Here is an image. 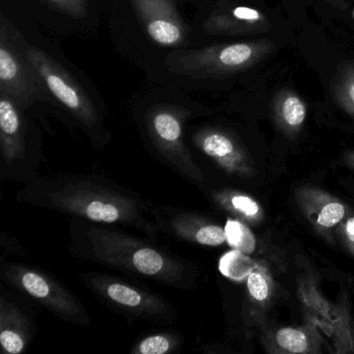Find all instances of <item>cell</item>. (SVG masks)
I'll return each mask as SVG.
<instances>
[{
	"mask_svg": "<svg viewBox=\"0 0 354 354\" xmlns=\"http://www.w3.org/2000/svg\"><path fill=\"white\" fill-rule=\"evenodd\" d=\"M20 203L101 225L132 227L156 242L158 227L148 218L150 207L133 190L101 176L36 177L16 194Z\"/></svg>",
	"mask_w": 354,
	"mask_h": 354,
	"instance_id": "obj_1",
	"label": "cell"
},
{
	"mask_svg": "<svg viewBox=\"0 0 354 354\" xmlns=\"http://www.w3.org/2000/svg\"><path fill=\"white\" fill-rule=\"evenodd\" d=\"M100 225L76 217L70 221L72 256L132 277H147L174 289L196 287L200 277V267L196 263L160 248L153 240Z\"/></svg>",
	"mask_w": 354,
	"mask_h": 354,
	"instance_id": "obj_2",
	"label": "cell"
},
{
	"mask_svg": "<svg viewBox=\"0 0 354 354\" xmlns=\"http://www.w3.org/2000/svg\"><path fill=\"white\" fill-rule=\"evenodd\" d=\"M274 44L268 40L213 45L200 49L169 53L165 66L171 73L194 80H210L233 75L250 69L270 55Z\"/></svg>",
	"mask_w": 354,
	"mask_h": 354,
	"instance_id": "obj_3",
	"label": "cell"
},
{
	"mask_svg": "<svg viewBox=\"0 0 354 354\" xmlns=\"http://www.w3.org/2000/svg\"><path fill=\"white\" fill-rule=\"evenodd\" d=\"M82 283L104 304L128 320L175 324L178 313L163 296L106 273L91 271L80 274Z\"/></svg>",
	"mask_w": 354,
	"mask_h": 354,
	"instance_id": "obj_4",
	"label": "cell"
},
{
	"mask_svg": "<svg viewBox=\"0 0 354 354\" xmlns=\"http://www.w3.org/2000/svg\"><path fill=\"white\" fill-rule=\"evenodd\" d=\"M0 277L3 283L30 296L63 320L80 326L92 321L80 298L46 271L18 263H3Z\"/></svg>",
	"mask_w": 354,
	"mask_h": 354,
	"instance_id": "obj_5",
	"label": "cell"
},
{
	"mask_svg": "<svg viewBox=\"0 0 354 354\" xmlns=\"http://www.w3.org/2000/svg\"><path fill=\"white\" fill-rule=\"evenodd\" d=\"M189 115L187 109L178 105H156L147 113V134L162 162L188 181L202 184L204 175L184 144V123Z\"/></svg>",
	"mask_w": 354,
	"mask_h": 354,
	"instance_id": "obj_6",
	"label": "cell"
},
{
	"mask_svg": "<svg viewBox=\"0 0 354 354\" xmlns=\"http://www.w3.org/2000/svg\"><path fill=\"white\" fill-rule=\"evenodd\" d=\"M26 53L42 84L84 128L92 133L100 125V117L93 101L75 78L42 49L28 44Z\"/></svg>",
	"mask_w": 354,
	"mask_h": 354,
	"instance_id": "obj_7",
	"label": "cell"
},
{
	"mask_svg": "<svg viewBox=\"0 0 354 354\" xmlns=\"http://www.w3.org/2000/svg\"><path fill=\"white\" fill-rule=\"evenodd\" d=\"M43 86L26 53V40L1 16L0 22V93L14 99L22 109L34 102Z\"/></svg>",
	"mask_w": 354,
	"mask_h": 354,
	"instance_id": "obj_8",
	"label": "cell"
},
{
	"mask_svg": "<svg viewBox=\"0 0 354 354\" xmlns=\"http://www.w3.org/2000/svg\"><path fill=\"white\" fill-rule=\"evenodd\" d=\"M150 214L159 231L177 239L204 246H219L227 242L225 227L185 209L149 205Z\"/></svg>",
	"mask_w": 354,
	"mask_h": 354,
	"instance_id": "obj_9",
	"label": "cell"
},
{
	"mask_svg": "<svg viewBox=\"0 0 354 354\" xmlns=\"http://www.w3.org/2000/svg\"><path fill=\"white\" fill-rule=\"evenodd\" d=\"M22 111L24 109L12 97L0 93V151L3 177L18 178L26 173V165H28L26 125Z\"/></svg>",
	"mask_w": 354,
	"mask_h": 354,
	"instance_id": "obj_10",
	"label": "cell"
},
{
	"mask_svg": "<svg viewBox=\"0 0 354 354\" xmlns=\"http://www.w3.org/2000/svg\"><path fill=\"white\" fill-rule=\"evenodd\" d=\"M138 21L156 44L178 47L185 44L188 28L178 11L177 0H130Z\"/></svg>",
	"mask_w": 354,
	"mask_h": 354,
	"instance_id": "obj_11",
	"label": "cell"
},
{
	"mask_svg": "<svg viewBox=\"0 0 354 354\" xmlns=\"http://www.w3.org/2000/svg\"><path fill=\"white\" fill-rule=\"evenodd\" d=\"M194 142L207 156L227 173L240 177H252L254 165L237 140L223 130L203 128L194 136Z\"/></svg>",
	"mask_w": 354,
	"mask_h": 354,
	"instance_id": "obj_12",
	"label": "cell"
},
{
	"mask_svg": "<svg viewBox=\"0 0 354 354\" xmlns=\"http://www.w3.org/2000/svg\"><path fill=\"white\" fill-rule=\"evenodd\" d=\"M203 30L212 36H248L270 30L262 12L243 6L216 8L205 20Z\"/></svg>",
	"mask_w": 354,
	"mask_h": 354,
	"instance_id": "obj_13",
	"label": "cell"
},
{
	"mask_svg": "<svg viewBox=\"0 0 354 354\" xmlns=\"http://www.w3.org/2000/svg\"><path fill=\"white\" fill-rule=\"evenodd\" d=\"M295 198L304 216L324 237L330 238L331 232L347 216V207L333 194L319 188H299Z\"/></svg>",
	"mask_w": 354,
	"mask_h": 354,
	"instance_id": "obj_14",
	"label": "cell"
},
{
	"mask_svg": "<svg viewBox=\"0 0 354 354\" xmlns=\"http://www.w3.org/2000/svg\"><path fill=\"white\" fill-rule=\"evenodd\" d=\"M32 328L26 315L13 302L1 296L0 301V344L5 352L20 354L32 337Z\"/></svg>",
	"mask_w": 354,
	"mask_h": 354,
	"instance_id": "obj_15",
	"label": "cell"
},
{
	"mask_svg": "<svg viewBox=\"0 0 354 354\" xmlns=\"http://www.w3.org/2000/svg\"><path fill=\"white\" fill-rule=\"evenodd\" d=\"M298 297L301 302L306 322L313 323L327 335H331L335 306L325 299L313 275H304L298 281Z\"/></svg>",
	"mask_w": 354,
	"mask_h": 354,
	"instance_id": "obj_16",
	"label": "cell"
},
{
	"mask_svg": "<svg viewBox=\"0 0 354 354\" xmlns=\"http://www.w3.org/2000/svg\"><path fill=\"white\" fill-rule=\"evenodd\" d=\"M318 327L310 322L302 327H283L272 337L279 353L310 354L321 352V335Z\"/></svg>",
	"mask_w": 354,
	"mask_h": 354,
	"instance_id": "obj_17",
	"label": "cell"
},
{
	"mask_svg": "<svg viewBox=\"0 0 354 354\" xmlns=\"http://www.w3.org/2000/svg\"><path fill=\"white\" fill-rule=\"evenodd\" d=\"M273 111L277 125L288 136L298 133L306 121V104L292 91H283L277 97Z\"/></svg>",
	"mask_w": 354,
	"mask_h": 354,
	"instance_id": "obj_18",
	"label": "cell"
},
{
	"mask_svg": "<svg viewBox=\"0 0 354 354\" xmlns=\"http://www.w3.org/2000/svg\"><path fill=\"white\" fill-rule=\"evenodd\" d=\"M215 203L231 214L250 223H261L263 209L254 198L248 194L234 190H223L213 194Z\"/></svg>",
	"mask_w": 354,
	"mask_h": 354,
	"instance_id": "obj_19",
	"label": "cell"
},
{
	"mask_svg": "<svg viewBox=\"0 0 354 354\" xmlns=\"http://www.w3.org/2000/svg\"><path fill=\"white\" fill-rule=\"evenodd\" d=\"M337 353L354 352V328L345 298L335 306L333 333Z\"/></svg>",
	"mask_w": 354,
	"mask_h": 354,
	"instance_id": "obj_20",
	"label": "cell"
},
{
	"mask_svg": "<svg viewBox=\"0 0 354 354\" xmlns=\"http://www.w3.org/2000/svg\"><path fill=\"white\" fill-rule=\"evenodd\" d=\"M246 286L250 300L257 306H263L270 301L274 285L270 271L264 262H257L254 270L246 279Z\"/></svg>",
	"mask_w": 354,
	"mask_h": 354,
	"instance_id": "obj_21",
	"label": "cell"
},
{
	"mask_svg": "<svg viewBox=\"0 0 354 354\" xmlns=\"http://www.w3.org/2000/svg\"><path fill=\"white\" fill-rule=\"evenodd\" d=\"M256 264L248 254L233 248L219 259L218 269L223 277L231 281H242L248 279Z\"/></svg>",
	"mask_w": 354,
	"mask_h": 354,
	"instance_id": "obj_22",
	"label": "cell"
},
{
	"mask_svg": "<svg viewBox=\"0 0 354 354\" xmlns=\"http://www.w3.org/2000/svg\"><path fill=\"white\" fill-rule=\"evenodd\" d=\"M227 243L235 250L250 254L256 250V238L250 227L239 219L227 218L225 225Z\"/></svg>",
	"mask_w": 354,
	"mask_h": 354,
	"instance_id": "obj_23",
	"label": "cell"
},
{
	"mask_svg": "<svg viewBox=\"0 0 354 354\" xmlns=\"http://www.w3.org/2000/svg\"><path fill=\"white\" fill-rule=\"evenodd\" d=\"M181 345V337L174 333H162L149 335L142 339L132 352L138 354H167L174 352Z\"/></svg>",
	"mask_w": 354,
	"mask_h": 354,
	"instance_id": "obj_24",
	"label": "cell"
},
{
	"mask_svg": "<svg viewBox=\"0 0 354 354\" xmlns=\"http://www.w3.org/2000/svg\"><path fill=\"white\" fill-rule=\"evenodd\" d=\"M335 95L337 102L354 117V66H348L342 70Z\"/></svg>",
	"mask_w": 354,
	"mask_h": 354,
	"instance_id": "obj_25",
	"label": "cell"
},
{
	"mask_svg": "<svg viewBox=\"0 0 354 354\" xmlns=\"http://www.w3.org/2000/svg\"><path fill=\"white\" fill-rule=\"evenodd\" d=\"M49 7L59 13L75 19H82L88 14V0H44Z\"/></svg>",
	"mask_w": 354,
	"mask_h": 354,
	"instance_id": "obj_26",
	"label": "cell"
},
{
	"mask_svg": "<svg viewBox=\"0 0 354 354\" xmlns=\"http://www.w3.org/2000/svg\"><path fill=\"white\" fill-rule=\"evenodd\" d=\"M335 230L348 252L354 257V215L346 216Z\"/></svg>",
	"mask_w": 354,
	"mask_h": 354,
	"instance_id": "obj_27",
	"label": "cell"
},
{
	"mask_svg": "<svg viewBox=\"0 0 354 354\" xmlns=\"http://www.w3.org/2000/svg\"><path fill=\"white\" fill-rule=\"evenodd\" d=\"M345 158L347 165H350V167H353L354 169V151L347 153V154H346Z\"/></svg>",
	"mask_w": 354,
	"mask_h": 354,
	"instance_id": "obj_28",
	"label": "cell"
},
{
	"mask_svg": "<svg viewBox=\"0 0 354 354\" xmlns=\"http://www.w3.org/2000/svg\"><path fill=\"white\" fill-rule=\"evenodd\" d=\"M337 1H343V0H337Z\"/></svg>",
	"mask_w": 354,
	"mask_h": 354,
	"instance_id": "obj_29",
	"label": "cell"
}]
</instances>
